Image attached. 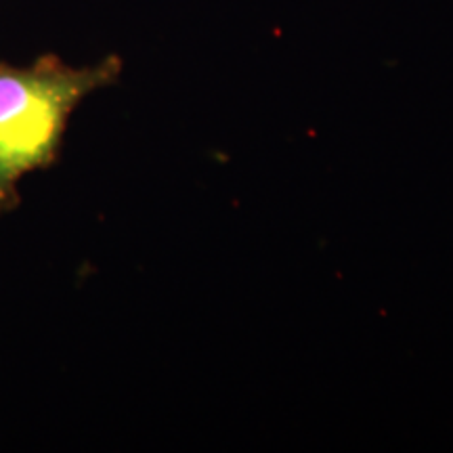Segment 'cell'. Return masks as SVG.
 <instances>
[{"label":"cell","mask_w":453,"mask_h":453,"mask_svg":"<svg viewBox=\"0 0 453 453\" xmlns=\"http://www.w3.org/2000/svg\"><path fill=\"white\" fill-rule=\"evenodd\" d=\"M118 73V57L90 67H70L55 55L27 67L0 64V212L15 206L27 173L53 162L76 105Z\"/></svg>","instance_id":"obj_1"}]
</instances>
